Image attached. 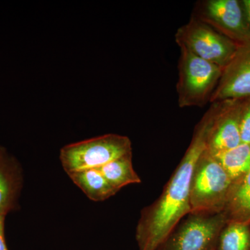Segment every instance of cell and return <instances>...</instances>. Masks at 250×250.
Returning a JSON list of instances; mask_svg holds the SVG:
<instances>
[{
	"mask_svg": "<svg viewBox=\"0 0 250 250\" xmlns=\"http://www.w3.org/2000/svg\"><path fill=\"white\" fill-rule=\"evenodd\" d=\"M4 219L0 217V250H8L4 239Z\"/></svg>",
	"mask_w": 250,
	"mask_h": 250,
	"instance_id": "cell-17",
	"label": "cell"
},
{
	"mask_svg": "<svg viewBox=\"0 0 250 250\" xmlns=\"http://www.w3.org/2000/svg\"><path fill=\"white\" fill-rule=\"evenodd\" d=\"M217 250L216 249H214V250Z\"/></svg>",
	"mask_w": 250,
	"mask_h": 250,
	"instance_id": "cell-19",
	"label": "cell"
},
{
	"mask_svg": "<svg viewBox=\"0 0 250 250\" xmlns=\"http://www.w3.org/2000/svg\"><path fill=\"white\" fill-rule=\"evenodd\" d=\"M250 96V41L238 46L234 55L224 67L210 103Z\"/></svg>",
	"mask_w": 250,
	"mask_h": 250,
	"instance_id": "cell-8",
	"label": "cell"
},
{
	"mask_svg": "<svg viewBox=\"0 0 250 250\" xmlns=\"http://www.w3.org/2000/svg\"><path fill=\"white\" fill-rule=\"evenodd\" d=\"M231 179L207 149L197 161L190 188V213L223 212Z\"/></svg>",
	"mask_w": 250,
	"mask_h": 250,
	"instance_id": "cell-3",
	"label": "cell"
},
{
	"mask_svg": "<svg viewBox=\"0 0 250 250\" xmlns=\"http://www.w3.org/2000/svg\"><path fill=\"white\" fill-rule=\"evenodd\" d=\"M191 17L209 26L237 45L250 41V30L241 0L198 1Z\"/></svg>",
	"mask_w": 250,
	"mask_h": 250,
	"instance_id": "cell-7",
	"label": "cell"
},
{
	"mask_svg": "<svg viewBox=\"0 0 250 250\" xmlns=\"http://www.w3.org/2000/svg\"><path fill=\"white\" fill-rule=\"evenodd\" d=\"M175 41L204 60L224 68L232 59L238 45L209 26L193 18L177 29Z\"/></svg>",
	"mask_w": 250,
	"mask_h": 250,
	"instance_id": "cell-6",
	"label": "cell"
},
{
	"mask_svg": "<svg viewBox=\"0 0 250 250\" xmlns=\"http://www.w3.org/2000/svg\"><path fill=\"white\" fill-rule=\"evenodd\" d=\"M240 130L241 143L250 144V96L242 100Z\"/></svg>",
	"mask_w": 250,
	"mask_h": 250,
	"instance_id": "cell-16",
	"label": "cell"
},
{
	"mask_svg": "<svg viewBox=\"0 0 250 250\" xmlns=\"http://www.w3.org/2000/svg\"><path fill=\"white\" fill-rule=\"evenodd\" d=\"M99 169L108 183L118 190L125 186L141 182L133 167L132 154L111 161Z\"/></svg>",
	"mask_w": 250,
	"mask_h": 250,
	"instance_id": "cell-14",
	"label": "cell"
},
{
	"mask_svg": "<svg viewBox=\"0 0 250 250\" xmlns=\"http://www.w3.org/2000/svg\"><path fill=\"white\" fill-rule=\"evenodd\" d=\"M132 154L129 138L107 134L68 145L61 150L60 159L67 174L100 168L111 161Z\"/></svg>",
	"mask_w": 250,
	"mask_h": 250,
	"instance_id": "cell-4",
	"label": "cell"
},
{
	"mask_svg": "<svg viewBox=\"0 0 250 250\" xmlns=\"http://www.w3.org/2000/svg\"><path fill=\"white\" fill-rule=\"evenodd\" d=\"M18 180L16 167L3 149H0V217H5L14 205Z\"/></svg>",
	"mask_w": 250,
	"mask_h": 250,
	"instance_id": "cell-12",
	"label": "cell"
},
{
	"mask_svg": "<svg viewBox=\"0 0 250 250\" xmlns=\"http://www.w3.org/2000/svg\"><path fill=\"white\" fill-rule=\"evenodd\" d=\"M223 70L184 47H180L176 86L179 107H202L210 103Z\"/></svg>",
	"mask_w": 250,
	"mask_h": 250,
	"instance_id": "cell-2",
	"label": "cell"
},
{
	"mask_svg": "<svg viewBox=\"0 0 250 250\" xmlns=\"http://www.w3.org/2000/svg\"><path fill=\"white\" fill-rule=\"evenodd\" d=\"M223 213L228 222H250V170L231 183Z\"/></svg>",
	"mask_w": 250,
	"mask_h": 250,
	"instance_id": "cell-10",
	"label": "cell"
},
{
	"mask_svg": "<svg viewBox=\"0 0 250 250\" xmlns=\"http://www.w3.org/2000/svg\"><path fill=\"white\" fill-rule=\"evenodd\" d=\"M242 100L230 99L220 101V108L207 139V151L211 155L233 149L241 144Z\"/></svg>",
	"mask_w": 250,
	"mask_h": 250,
	"instance_id": "cell-9",
	"label": "cell"
},
{
	"mask_svg": "<svg viewBox=\"0 0 250 250\" xmlns=\"http://www.w3.org/2000/svg\"><path fill=\"white\" fill-rule=\"evenodd\" d=\"M247 23L250 30V0H241Z\"/></svg>",
	"mask_w": 250,
	"mask_h": 250,
	"instance_id": "cell-18",
	"label": "cell"
},
{
	"mask_svg": "<svg viewBox=\"0 0 250 250\" xmlns=\"http://www.w3.org/2000/svg\"><path fill=\"white\" fill-rule=\"evenodd\" d=\"M217 250H250V222H228L219 235Z\"/></svg>",
	"mask_w": 250,
	"mask_h": 250,
	"instance_id": "cell-15",
	"label": "cell"
},
{
	"mask_svg": "<svg viewBox=\"0 0 250 250\" xmlns=\"http://www.w3.org/2000/svg\"><path fill=\"white\" fill-rule=\"evenodd\" d=\"M69 176L74 183L93 201H103L118 191L108 183L99 168L80 171Z\"/></svg>",
	"mask_w": 250,
	"mask_h": 250,
	"instance_id": "cell-11",
	"label": "cell"
},
{
	"mask_svg": "<svg viewBox=\"0 0 250 250\" xmlns=\"http://www.w3.org/2000/svg\"><path fill=\"white\" fill-rule=\"evenodd\" d=\"M220 105V102L211 103L196 125L190 146L161 196L142 210L136 229L139 250H156L184 217L190 213L192 173L207 149L208 133Z\"/></svg>",
	"mask_w": 250,
	"mask_h": 250,
	"instance_id": "cell-1",
	"label": "cell"
},
{
	"mask_svg": "<svg viewBox=\"0 0 250 250\" xmlns=\"http://www.w3.org/2000/svg\"><path fill=\"white\" fill-rule=\"evenodd\" d=\"M220 163L231 182H234L250 170V144L239 146L212 155Z\"/></svg>",
	"mask_w": 250,
	"mask_h": 250,
	"instance_id": "cell-13",
	"label": "cell"
},
{
	"mask_svg": "<svg viewBox=\"0 0 250 250\" xmlns=\"http://www.w3.org/2000/svg\"><path fill=\"white\" fill-rule=\"evenodd\" d=\"M228 223L223 212L189 213L181 220L156 250H213Z\"/></svg>",
	"mask_w": 250,
	"mask_h": 250,
	"instance_id": "cell-5",
	"label": "cell"
}]
</instances>
